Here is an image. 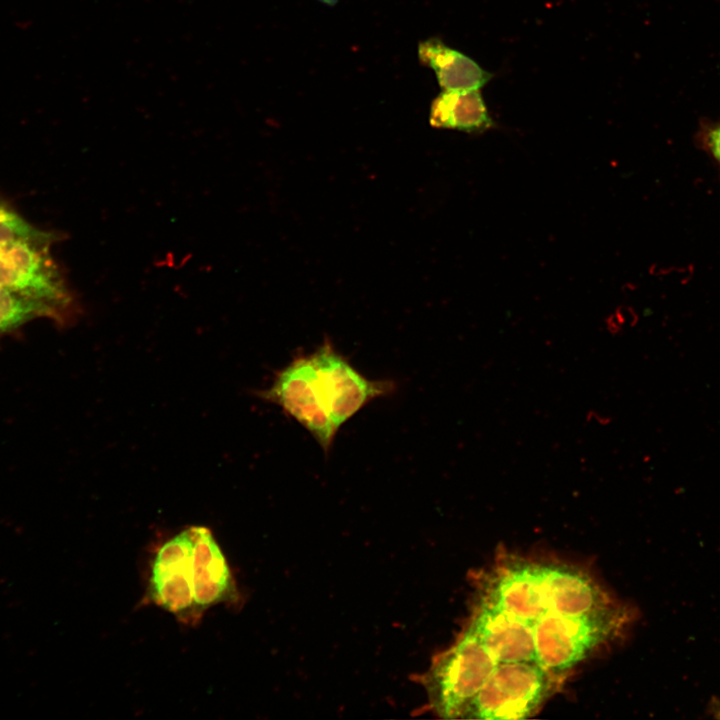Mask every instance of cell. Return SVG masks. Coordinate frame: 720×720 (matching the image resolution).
<instances>
[{"instance_id": "8992f818", "label": "cell", "mask_w": 720, "mask_h": 720, "mask_svg": "<svg viewBox=\"0 0 720 720\" xmlns=\"http://www.w3.org/2000/svg\"><path fill=\"white\" fill-rule=\"evenodd\" d=\"M319 392L337 430L362 408L396 389L392 380H370L326 339L313 353Z\"/></svg>"}, {"instance_id": "2e32d148", "label": "cell", "mask_w": 720, "mask_h": 720, "mask_svg": "<svg viewBox=\"0 0 720 720\" xmlns=\"http://www.w3.org/2000/svg\"><path fill=\"white\" fill-rule=\"evenodd\" d=\"M707 144L713 157L720 163V125L709 131Z\"/></svg>"}, {"instance_id": "7c38bea8", "label": "cell", "mask_w": 720, "mask_h": 720, "mask_svg": "<svg viewBox=\"0 0 720 720\" xmlns=\"http://www.w3.org/2000/svg\"><path fill=\"white\" fill-rule=\"evenodd\" d=\"M418 58L435 72L439 85L445 91L480 89L492 77L473 59L437 38L419 43Z\"/></svg>"}, {"instance_id": "3957f363", "label": "cell", "mask_w": 720, "mask_h": 720, "mask_svg": "<svg viewBox=\"0 0 720 720\" xmlns=\"http://www.w3.org/2000/svg\"><path fill=\"white\" fill-rule=\"evenodd\" d=\"M559 675L537 662H499L460 719H526L552 696Z\"/></svg>"}, {"instance_id": "7a4b0ae2", "label": "cell", "mask_w": 720, "mask_h": 720, "mask_svg": "<svg viewBox=\"0 0 720 720\" xmlns=\"http://www.w3.org/2000/svg\"><path fill=\"white\" fill-rule=\"evenodd\" d=\"M627 619L626 611L615 604L580 616L547 612L532 625L536 662L561 676L614 639Z\"/></svg>"}, {"instance_id": "5bb4252c", "label": "cell", "mask_w": 720, "mask_h": 720, "mask_svg": "<svg viewBox=\"0 0 720 720\" xmlns=\"http://www.w3.org/2000/svg\"><path fill=\"white\" fill-rule=\"evenodd\" d=\"M38 318L69 320L59 308L44 300L0 287V335Z\"/></svg>"}, {"instance_id": "ba28073f", "label": "cell", "mask_w": 720, "mask_h": 720, "mask_svg": "<svg viewBox=\"0 0 720 720\" xmlns=\"http://www.w3.org/2000/svg\"><path fill=\"white\" fill-rule=\"evenodd\" d=\"M149 594L160 608L185 617L196 611L193 591V535L187 527L168 538L155 552Z\"/></svg>"}, {"instance_id": "9c48e42d", "label": "cell", "mask_w": 720, "mask_h": 720, "mask_svg": "<svg viewBox=\"0 0 720 720\" xmlns=\"http://www.w3.org/2000/svg\"><path fill=\"white\" fill-rule=\"evenodd\" d=\"M534 622L477 602L467 626L499 662H536Z\"/></svg>"}, {"instance_id": "30bf717a", "label": "cell", "mask_w": 720, "mask_h": 720, "mask_svg": "<svg viewBox=\"0 0 720 720\" xmlns=\"http://www.w3.org/2000/svg\"><path fill=\"white\" fill-rule=\"evenodd\" d=\"M548 611L580 616L608 608L614 603L584 571L564 564L542 563Z\"/></svg>"}, {"instance_id": "e0dca14e", "label": "cell", "mask_w": 720, "mask_h": 720, "mask_svg": "<svg viewBox=\"0 0 720 720\" xmlns=\"http://www.w3.org/2000/svg\"><path fill=\"white\" fill-rule=\"evenodd\" d=\"M318 1L327 6H335L338 2V0H318Z\"/></svg>"}, {"instance_id": "9a60e30c", "label": "cell", "mask_w": 720, "mask_h": 720, "mask_svg": "<svg viewBox=\"0 0 720 720\" xmlns=\"http://www.w3.org/2000/svg\"><path fill=\"white\" fill-rule=\"evenodd\" d=\"M57 239V234L34 226L6 201L0 200V244L14 241L53 244Z\"/></svg>"}, {"instance_id": "5b68a950", "label": "cell", "mask_w": 720, "mask_h": 720, "mask_svg": "<svg viewBox=\"0 0 720 720\" xmlns=\"http://www.w3.org/2000/svg\"><path fill=\"white\" fill-rule=\"evenodd\" d=\"M52 244H0V287L49 302L70 319L75 301L63 273L50 256Z\"/></svg>"}, {"instance_id": "8fae6325", "label": "cell", "mask_w": 720, "mask_h": 720, "mask_svg": "<svg viewBox=\"0 0 720 720\" xmlns=\"http://www.w3.org/2000/svg\"><path fill=\"white\" fill-rule=\"evenodd\" d=\"M193 535V591L196 611L230 600L237 594L226 557L211 530L191 526Z\"/></svg>"}, {"instance_id": "277c9868", "label": "cell", "mask_w": 720, "mask_h": 720, "mask_svg": "<svg viewBox=\"0 0 720 720\" xmlns=\"http://www.w3.org/2000/svg\"><path fill=\"white\" fill-rule=\"evenodd\" d=\"M257 396L279 406L312 435L325 455L329 454L338 430L319 392L312 353L297 355L276 372L271 385L258 391Z\"/></svg>"}, {"instance_id": "6da1fadb", "label": "cell", "mask_w": 720, "mask_h": 720, "mask_svg": "<svg viewBox=\"0 0 720 720\" xmlns=\"http://www.w3.org/2000/svg\"><path fill=\"white\" fill-rule=\"evenodd\" d=\"M497 663L466 625L456 641L437 655L418 678L431 711L442 719H460Z\"/></svg>"}, {"instance_id": "52a82bcc", "label": "cell", "mask_w": 720, "mask_h": 720, "mask_svg": "<svg viewBox=\"0 0 720 720\" xmlns=\"http://www.w3.org/2000/svg\"><path fill=\"white\" fill-rule=\"evenodd\" d=\"M477 602L534 622L548 611L542 563L522 558L502 560L481 576Z\"/></svg>"}, {"instance_id": "4fadbf2b", "label": "cell", "mask_w": 720, "mask_h": 720, "mask_svg": "<svg viewBox=\"0 0 720 720\" xmlns=\"http://www.w3.org/2000/svg\"><path fill=\"white\" fill-rule=\"evenodd\" d=\"M429 120L438 128L481 132L493 125L480 89L443 90L433 101Z\"/></svg>"}]
</instances>
